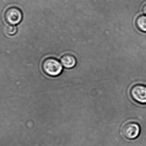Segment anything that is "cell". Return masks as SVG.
Wrapping results in <instances>:
<instances>
[{"label":"cell","instance_id":"cell-1","mask_svg":"<svg viewBox=\"0 0 146 146\" xmlns=\"http://www.w3.org/2000/svg\"><path fill=\"white\" fill-rule=\"evenodd\" d=\"M42 68L46 74L52 77L59 76L63 70L60 62L53 58H47L45 59L42 63Z\"/></svg>","mask_w":146,"mask_h":146},{"label":"cell","instance_id":"cell-8","mask_svg":"<svg viewBox=\"0 0 146 146\" xmlns=\"http://www.w3.org/2000/svg\"><path fill=\"white\" fill-rule=\"evenodd\" d=\"M142 11L143 13H144L145 15H146V4L144 5V6L143 7Z\"/></svg>","mask_w":146,"mask_h":146},{"label":"cell","instance_id":"cell-6","mask_svg":"<svg viewBox=\"0 0 146 146\" xmlns=\"http://www.w3.org/2000/svg\"><path fill=\"white\" fill-rule=\"evenodd\" d=\"M136 25L139 30L146 32V16L142 15L138 17L136 21Z\"/></svg>","mask_w":146,"mask_h":146},{"label":"cell","instance_id":"cell-4","mask_svg":"<svg viewBox=\"0 0 146 146\" xmlns=\"http://www.w3.org/2000/svg\"><path fill=\"white\" fill-rule=\"evenodd\" d=\"M122 132L124 137L127 139H134L137 138L140 134V127L135 122H128L124 125Z\"/></svg>","mask_w":146,"mask_h":146},{"label":"cell","instance_id":"cell-5","mask_svg":"<svg viewBox=\"0 0 146 146\" xmlns=\"http://www.w3.org/2000/svg\"><path fill=\"white\" fill-rule=\"evenodd\" d=\"M60 62L65 68L71 69L76 66V60L73 55L70 54H66L61 57Z\"/></svg>","mask_w":146,"mask_h":146},{"label":"cell","instance_id":"cell-2","mask_svg":"<svg viewBox=\"0 0 146 146\" xmlns=\"http://www.w3.org/2000/svg\"><path fill=\"white\" fill-rule=\"evenodd\" d=\"M131 97L137 103L146 104V85L136 84L133 85L130 91Z\"/></svg>","mask_w":146,"mask_h":146},{"label":"cell","instance_id":"cell-7","mask_svg":"<svg viewBox=\"0 0 146 146\" xmlns=\"http://www.w3.org/2000/svg\"><path fill=\"white\" fill-rule=\"evenodd\" d=\"M5 31L7 35H13L17 33V29L15 25H7L5 27Z\"/></svg>","mask_w":146,"mask_h":146},{"label":"cell","instance_id":"cell-3","mask_svg":"<svg viewBox=\"0 0 146 146\" xmlns=\"http://www.w3.org/2000/svg\"><path fill=\"white\" fill-rule=\"evenodd\" d=\"M23 17L21 10L17 7H10L5 12V19L8 24L14 25L19 24L22 21Z\"/></svg>","mask_w":146,"mask_h":146}]
</instances>
